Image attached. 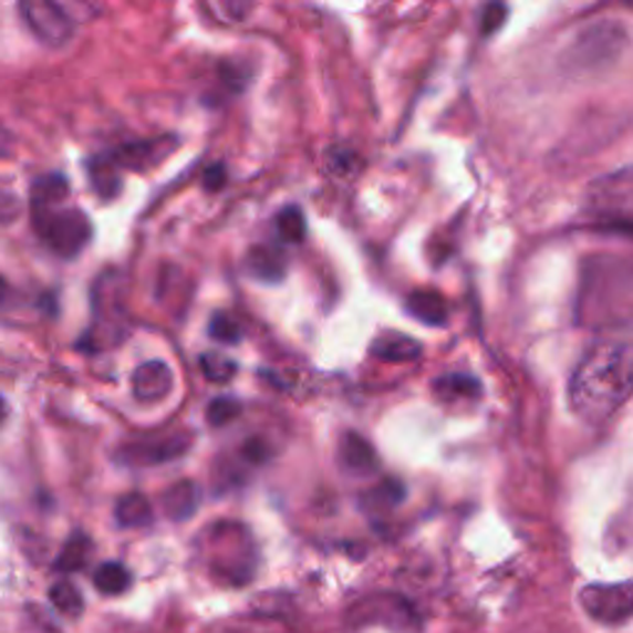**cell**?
<instances>
[{
  "label": "cell",
  "mask_w": 633,
  "mask_h": 633,
  "mask_svg": "<svg viewBox=\"0 0 633 633\" xmlns=\"http://www.w3.org/2000/svg\"><path fill=\"white\" fill-rule=\"evenodd\" d=\"M633 396V334L601 336L577 364L569 404L589 426L614 418Z\"/></svg>",
  "instance_id": "cell-1"
},
{
  "label": "cell",
  "mask_w": 633,
  "mask_h": 633,
  "mask_svg": "<svg viewBox=\"0 0 633 633\" xmlns=\"http://www.w3.org/2000/svg\"><path fill=\"white\" fill-rule=\"evenodd\" d=\"M577 320L592 330H609L633 320V252H596L584 260Z\"/></svg>",
  "instance_id": "cell-2"
},
{
  "label": "cell",
  "mask_w": 633,
  "mask_h": 633,
  "mask_svg": "<svg viewBox=\"0 0 633 633\" xmlns=\"http://www.w3.org/2000/svg\"><path fill=\"white\" fill-rule=\"evenodd\" d=\"M626 48V30L611 20H599V23L584 28L574 38L564 55V65L577 72H592L609 68L621 50Z\"/></svg>",
  "instance_id": "cell-3"
},
{
  "label": "cell",
  "mask_w": 633,
  "mask_h": 633,
  "mask_svg": "<svg viewBox=\"0 0 633 633\" xmlns=\"http://www.w3.org/2000/svg\"><path fill=\"white\" fill-rule=\"evenodd\" d=\"M35 228L45 246L60 258H75L92 238L90 218L80 208L35 210Z\"/></svg>",
  "instance_id": "cell-4"
},
{
  "label": "cell",
  "mask_w": 633,
  "mask_h": 633,
  "mask_svg": "<svg viewBox=\"0 0 633 633\" xmlns=\"http://www.w3.org/2000/svg\"><path fill=\"white\" fill-rule=\"evenodd\" d=\"M18 13L23 18L30 33L48 48H65L72 35H75V20L68 15V10L60 3H50V0H23V3L18 6Z\"/></svg>",
  "instance_id": "cell-5"
},
{
  "label": "cell",
  "mask_w": 633,
  "mask_h": 633,
  "mask_svg": "<svg viewBox=\"0 0 633 633\" xmlns=\"http://www.w3.org/2000/svg\"><path fill=\"white\" fill-rule=\"evenodd\" d=\"M589 619L606 626H619L633 616V584H589L579 594Z\"/></svg>",
  "instance_id": "cell-6"
},
{
  "label": "cell",
  "mask_w": 633,
  "mask_h": 633,
  "mask_svg": "<svg viewBox=\"0 0 633 633\" xmlns=\"http://www.w3.org/2000/svg\"><path fill=\"white\" fill-rule=\"evenodd\" d=\"M191 446H194L191 434L152 436V438L124 443V446L117 450V460L122 463V466H132V468H154V466H162V463L184 458Z\"/></svg>",
  "instance_id": "cell-7"
},
{
  "label": "cell",
  "mask_w": 633,
  "mask_h": 633,
  "mask_svg": "<svg viewBox=\"0 0 633 633\" xmlns=\"http://www.w3.org/2000/svg\"><path fill=\"white\" fill-rule=\"evenodd\" d=\"M589 204L601 214H633V166L596 181L589 194Z\"/></svg>",
  "instance_id": "cell-8"
},
{
  "label": "cell",
  "mask_w": 633,
  "mask_h": 633,
  "mask_svg": "<svg viewBox=\"0 0 633 633\" xmlns=\"http://www.w3.org/2000/svg\"><path fill=\"white\" fill-rule=\"evenodd\" d=\"M174 388V372L168 369V364L158 362H144L142 366H136V372L132 376V392L134 398L142 401V404H156V401H164Z\"/></svg>",
  "instance_id": "cell-9"
},
{
  "label": "cell",
  "mask_w": 633,
  "mask_h": 633,
  "mask_svg": "<svg viewBox=\"0 0 633 633\" xmlns=\"http://www.w3.org/2000/svg\"><path fill=\"white\" fill-rule=\"evenodd\" d=\"M174 149H176L174 136H162V139H152V142L126 144L112 158L117 162V166L132 168V172H146V168H152L154 164L164 162V158Z\"/></svg>",
  "instance_id": "cell-10"
},
{
  "label": "cell",
  "mask_w": 633,
  "mask_h": 633,
  "mask_svg": "<svg viewBox=\"0 0 633 633\" xmlns=\"http://www.w3.org/2000/svg\"><path fill=\"white\" fill-rule=\"evenodd\" d=\"M246 270L250 272L252 280L276 284L284 278V272H288V260H284L282 250L276 246H256L248 250Z\"/></svg>",
  "instance_id": "cell-11"
},
{
  "label": "cell",
  "mask_w": 633,
  "mask_h": 633,
  "mask_svg": "<svg viewBox=\"0 0 633 633\" xmlns=\"http://www.w3.org/2000/svg\"><path fill=\"white\" fill-rule=\"evenodd\" d=\"M340 463L346 473L352 475H369L378 468L376 450L372 443L359 434H346L340 443Z\"/></svg>",
  "instance_id": "cell-12"
},
{
  "label": "cell",
  "mask_w": 633,
  "mask_h": 633,
  "mask_svg": "<svg viewBox=\"0 0 633 633\" xmlns=\"http://www.w3.org/2000/svg\"><path fill=\"white\" fill-rule=\"evenodd\" d=\"M162 505H164L166 517H172L174 522L188 520V517H191L198 510V505H200L198 482H194V480H178V482H174L172 488L164 492Z\"/></svg>",
  "instance_id": "cell-13"
},
{
  "label": "cell",
  "mask_w": 633,
  "mask_h": 633,
  "mask_svg": "<svg viewBox=\"0 0 633 633\" xmlns=\"http://www.w3.org/2000/svg\"><path fill=\"white\" fill-rule=\"evenodd\" d=\"M421 344L416 340H411L406 334H396V332H388L376 336L374 344H372V354L376 359H382V362L388 364H406V362H416L421 356Z\"/></svg>",
  "instance_id": "cell-14"
},
{
  "label": "cell",
  "mask_w": 633,
  "mask_h": 633,
  "mask_svg": "<svg viewBox=\"0 0 633 633\" xmlns=\"http://www.w3.org/2000/svg\"><path fill=\"white\" fill-rule=\"evenodd\" d=\"M406 310L414 314L418 322L430 324V326H440V324L448 322V304L438 292L416 290L406 300Z\"/></svg>",
  "instance_id": "cell-15"
},
{
  "label": "cell",
  "mask_w": 633,
  "mask_h": 633,
  "mask_svg": "<svg viewBox=\"0 0 633 633\" xmlns=\"http://www.w3.org/2000/svg\"><path fill=\"white\" fill-rule=\"evenodd\" d=\"M70 194V184L68 178L62 174H50V176H40L30 186V200H33L35 210L42 208H52L55 204H62Z\"/></svg>",
  "instance_id": "cell-16"
},
{
  "label": "cell",
  "mask_w": 633,
  "mask_h": 633,
  "mask_svg": "<svg viewBox=\"0 0 633 633\" xmlns=\"http://www.w3.org/2000/svg\"><path fill=\"white\" fill-rule=\"evenodd\" d=\"M90 178H92V188L104 200H110L122 191V176L117 172V162H114L112 156L110 158H92Z\"/></svg>",
  "instance_id": "cell-17"
},
{
  "label": "cell",
  "mask_w": 633,
  "mask_h": 633,
  "mask_svg": "<svg viewBox=\"0 0 633 633\" xmlns=\"http://www.w3.org/2000/svg\"><path fill=\"white\" fill-rule=\"evenodd\" d=\"M114 517L122 527H146L152 522V502L139 492H129L124 498L117 500V508H114Z\"/></svg>",
  "instance_id": "cell-18"
},
{
  "label": "cell",
  "mask_w": 633,
  "mask_h": 633,
  "mask_svg": "<svg viewBox=\"0 0 633 633\" xmlns=\"http://www.w3.org/2000/svg\"><path fill=\"white\" fill-rule=\"evenodd\" d=\"M90 557H92L90 537L77 532L70 537L65 547H62L60 557L55 559V569L58 572H80V569H84V564L90 562Z\"/></svg>",
  "instance_id": "cell-19"
},
{
  "label": "cell",
  "mask_w": 633,
  "mask_h": 633,
  "mask_svg": "<svg viewBox=\"0 0 633 633\" xmlns=\"http://www.w3.org/2000/svg\"><path fill=\"white\" fill-rule=\"evenodd\" d=\"M94 587L100 589L102 594H110V596H117L122 592L129 589L132 582V574L129 569L120 562H104L97 569H94Z\"/></svg>",
  "instance_id": "cell-20"
},
{
  "label": "cell",
  "mask_w": 633,
  "mask_h": 633,
  "mask_svg": "<svg viewBox=\"0 0 633 633\" xmlns=\"http://www.w3.org/2000/svg\"><path fill=\"white\" fill-rule=\"evenodd\" d=\"M198 364H200V372H204V376L214 384L234 382V376L238 374V364L234 362V359L224 356V354H216V352L200 354Z\"/></svg>",
  "instance_id": "cell-21"
},
{
  "label": "cell",
  "mask_w": 633,
  "mask_h": 633,
  "mask_svg": "<svg viewBox=\"0 0 633 633\" xmlns=\"http://www.w3.org/2000/svg\"><path fill=\"white\" fill-rule=\"evenodd\" d=\"M50 601L60 614H65L70 619L80 616L84 611V599L80 594V589L70 582H58L55 587L50 589Z\"/></svg>",
  "instance_id": "cell-22"
},
{
  "label": "cell",
  "mask_w": 633,
  "mask_h": 633,
  "mask_svg": "<svg viewBox=\"0 0 633 633\" xmlns=\"http://www.w3.org/2000/svg\"><path fill=\"white\" fill-rule=\"evenodd\" d=\"M478 382L466 374H446L434 384V392L440 398H473L478 394Z\"/></svg>",
  "instance_id": "cell-23"
},
{
  "label": "cell",
  "mask_w": 633,
  "mask_h": 633,
  "mask_svg": "<svg viewBox=\"0 0 633 633\" xmlns=\"http://www.w3.org/2000/svg\"><path fill=\"white\" fill-rule=\"evenodd\" d=\"M308 234V224H304V214L300 206H288L280 210L278 216V236L284 242H302Z\"/></svg>",
  "instance_id": "cell-24"
},
{
  "label": "cell",
  "mask_w": 633,
  "mask_h": 633,
  "mask_svg": "<svg viewBox=\"0 0 633 633\" xmlns=\"http://www.w3.org/2000/svg\"><path fill=\"white\" fill-rule=\"evenodd\" d=\"M401 500H404V488H401V482L396 480H384L378 488L369 492V498H366V502H372V508L376 510L394 508V505H398Z\"/></svg>",
  "instance_id": "cell-25"
},
{
  "label": "cell",
  "mask_w": 633,
  "mask_h": 633,
  "mask_svg": "<svg viewBox=\"0 0 633 633\" xmlns=\"http://www.w3.org/2000/svg\"><path fill=\"white\" fill-rule=\"evenodd\" d=\"M240 414V404L236 398H228V396H220L216 401H210L208 408H206V418L210 426H226Z\"/></svg>",
  "instance_id": "cell-26"
},
{
  "label": "cell",
  "mask_w": 633,
  "mask_h": 633,
  "mask_svg": "<svg viewBox=\"0 0 633 633\" xmlns=\"http://www.w3.org/2000/svg\"><path fill=\"white\" fill-rule=\"evenodd\" d=\"M210 336L220 344H238L242 330L230 314H216L214 322H210Z\"/></svg>",
  "instance_id": "cell-27"
},
{
  "label": "cell",
  "mask_w": 633,
  "mask_h": 633,
  "mask_svg": "<svg viewBox=\"0 0 633 633\" xmlns=\"http://www.w3.org/2000/svg\"><path fill=\"white\" fill-rule=\"evenodd\" d=\"M20 214H23V204H20V198L8 191H0V226L15 224Z\"/></svg>",
  "instance_id": "cell-28"
},
{
  "label": "cell",
  "mask_w": 633,
  "mask_h": 633,
  "mask_svg": "<svg viewBox=\"0 0 633 633\" xmlns=\"http://www.w3.org/2000/svg\"><path fill=\"white\" fill-rule=\"evenodd\" d=\"M505 15H508V8L505 6H488L482 13V33H492L502 25Z\"/></svg>",
  "instance_id": "cell-29"
},
{
  "label": "cell",
  "mask_w": 633,
  "mask_h": 633,
  "mask_svg": "<svg viewBox=\"0 0 633 633\" xmlns=\"http://www.w3.org/2000/svg\"><path fill=\"white\" fill-rule=\"evenodd\" d=\"M224 184H226L224 166H214L210 172H206V188H210V191H218Z\"/></svg>",
  "instance_id": "cell-30"
},
{
  "label": "cell",
  "mask_w": 633,
  "mask_h": 633,
  "mask_svg": "<svg viewBox=\"0 0 633 633\" xmlns=\"http://www.w3.org/2000/svg\"><path fill=\"white\" fill-rule=\"evenodd\" d=\"M15 152V142L13 134H8L3 126H0V158H10Z\"/></svg>",
  "instance_id": "cell-31"
},
{
  "label": "cell",
  "mask_w": 633,
  "mask_h": 633,
  "mask_svg": "<svg viewBox=\"0 0 633 633\" xmlns=\"http://www.w3.org/2000/svg\"><path fill=\"white\" fill-rule=\"evenodd\" d=\"M8 421V404H6V398L0 396V426H3Z\"/></svg>",
  "instance_id": "cell-32"
},
{
  "label": "cell",
  "mask_w": 633,
  "mask_h": 633,
  "mask_svg": "<svg viewBox=\"0 0 633 633\" xmlns=\"http://www.w3.org/2000/svg\"><path fill=\"white\" fill-rule=\"evenodd\" d=\"M0 290H3V282H0Z\"/></svg>",
  "instance_id": "cell-33"
}]
</instances>
